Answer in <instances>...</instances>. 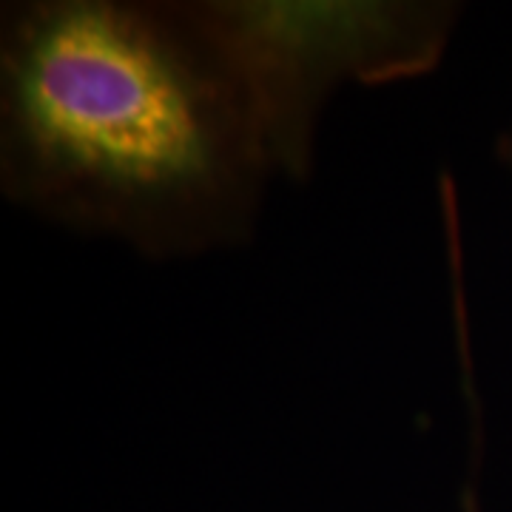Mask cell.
I'll return each mask as SVG.
<instances>
[{
    "mask_svg": "<svg viewBox=\"0 0 512 512\" xmlns=\"http://www.w3.org/2000/svg\"><path fill=\"white\" fill-rule=\"evenodd\" d=\"M239 77L282 174L311 168L316 114L345 83L427 72L444 52L453 6L441 3H191Z\"/></svg>",
    "mask_w": 512,
    "mask_h": 512,
    "instance_id": "obj_2",
    "label": "cell"
},
{
    "mask_svg": "<svg viewBox=\"0 0 512 512\" xmlns=\"http://www.w3.org/2000/svg\"><path fill=\"white\" fill-rule=\"evenodd\" d=\"M276 168L191 3L40 0L3 20L0 177L12 200L143 254L245 234Z\"/></svg>",
    "mask_w": 512,
    "mask_h": 512,
    "instance_id": "obj_1",
    "label": "cell"
},
{
    "mask_svg": "<svg viewBox=\"0 0 512 512\" xmlns=\"http://www.w3.org/2000/svg\"><path fill=\"white\" fill-rule=\"evenodd\" d=\"M501 151L507 154V160H510V165H512V137L507 140V143H504V146H501Z\"/></svg>",
    "mask_w": 512,
    "mask_h": 512,
    "instance_id": "obj_4",
    "label": "cell"
},
{
    "mask_svg": "<svg viewBox=\"0 0 512 512\" xmlns=\"http://www.w3.org/2000/svg\"><path fill=\"white\" fill-rule=\"evenodd\" d=\"M461 507H464V512H478L476 495H473V490H467V493H464V498H461Z\"/></svg>",
    "mask_w": 512,
    "mask_h": 512,
    "instance_id": "obj_3",
    "label": "cell"
}]
</instances>
